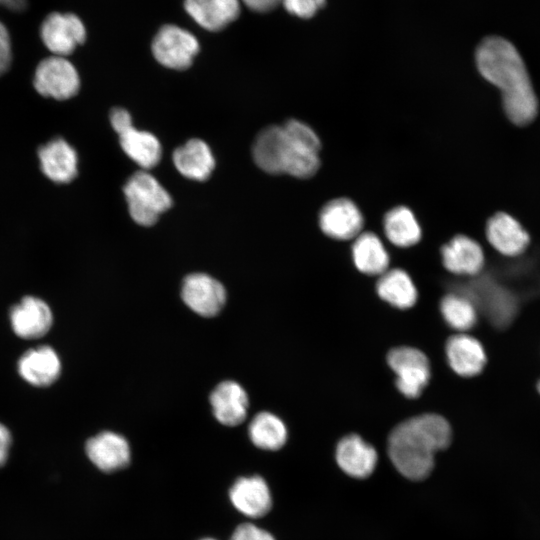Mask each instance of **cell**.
Listing matches in <instances>:
<instances>
[{"label": "cell", "mask_w": 540, "mask_h": 540, "mask_svg": "<svg viewBox=\"0 0 540 540\" xmlns=\"http://www.w3.org/2000/svg\"><path fill=\"white\" fill-rule=\"evenodd\" d=\"M210 403L216 419L226 426L242 423L249 406L247 393L235 381L220 383L211 393Z\"/></svg>", "instance_id": "19"}, {"label": "cell", "mask_w": 540, "mask_h": 540, "mask_svg": "<svg viewBox=\"0 0 540 540\" xmlns=\"http://www.w3.org/2000/svg\"><path fill=\"white\" fill-rule=\"evenodd\" d=\"M320 139L306 123L291 119L271 125L257 135L252 146L256 165L270 174L297 178L313 176L320 166Z\"/></svg>", "instance_id": "2"}, {"label": "cell", "mask_w": 540, "mask_h": 540, "mask_svg": "<svg viewBox=\"0 0 540 540\" xmlns=\"http://www.w3.org/2000/svg\"><path fill=\"white\" fill-rule=\"evenodd\" d=\"M11 445V434L6 426L0 423V467L8 458Z\"/></svg>", "instance_id": "33"}, {"label": "cell", "mask_w": 540, "mask_h": 540, "mask_svg": "<svg viewBox=\"0 0 540 540\" xmlns=\"http://www.w3.org/2000/svg\"><path fill=\"white\" fill-rule=\"evenodd\" d=\"M0 4L12 10H22L25 6V0H0Z\"/></svg>", "instance_id": "35"}, {"label": "cell", "mask_w": 540, "mask_h": 540, "mask_svg": "<svg viewBox=\"0 0 540 540\" xmlns=\"http://www.w3.org/2000/svg\"><path fill=\"white\" fill-rule=\"evenodd\" d=\"M386 360L395 373L398 391L407 398L419 397L431 378L427 356L417 348L401 346L391 349Z\"/></svg>", "instance_id": "5"}, {"label": "cell", "mask_w": 540, "mask_h": 540, "mask_svg": "<svg viewBox=\"0 0 540 540\" xmlns=\"http://www.w3.org/2000/svg\"><path fill=\"white\" fill-rule=\"evenodd\" d=\"M537 389H538V392L540 393V380L537 383Z\"/></svg>", "instance_id": "36"}, {"label": "cell", "mask_w": 540, "mask_h": 540, "mask_svg": "<svg viewBox=\"0 0 540 540\" xmlns=\"http://www.w3.org/2000/svg\"><path fill=\"white\" fill-rule=\"evenodd\" d=\"M249 436L253 444L264 450H278L287 440V429L283 421L269 412H260L249 425Z\"/></svg>", "instance_id": "27"}, {"label": "cell", "mask_w": 540, "mask_h": 540, "mask_svg": "<svg viewBox=\"0 0 540 540\" xmlns=\"http://www.w3.org/2000/svg\"><path fill=\"white\" fill-rule=\"evenodd\" d=\"M181 296L184 303L195 313L212 317L224 306L226 291L223 285L211 276L194 273L184 279Z\"/></svg>", "instance_id": "9"}, {"label": "cell", "mask_w": 540, "mask_h": 540, "mask_svg": "<svg viewBox=\"0 0 540 540\" xmlns=\"http://www.w3.org/2000/svg\"><path fill=\"white\" fill-rule=\"evenodd\" d=\"M11 62V43L6 27L0 22V76L7 71Z\"/></svg>", "instance_id": "31"}, {"label": "cell", "mask_w": 540, "mask_h": 540, "mask_svg": "<svg viewBox=\"0 0 540 540\" xmlns=\"http://www.w3.org/2000/svg\"><path fill=\"white\" fill-rule=\"evenodd\" d=\"M384 232L388 240L398 247H410L421 239V227L413 212L397 206L384 217Z\"/></svg>", "instance_id": "26"}, {"label": "cell", "mask_w": 540, "mask_h": 540, "mask_svg": "<svg viewBox=\"0 0 540 540\" xmlns=\"http://www.w3.org/2000/svg\"><path fill=\"white\" fill-rule=\"evenodd\" d=\"M285 9L298 17H312L325 3V0H281Z\"/></svg>", "instance_id": "29"}, {"label": "cell", "mask_w": 540, "mask_h": 540, "mask_svg": "<svg viewBox=\"0 0 540 540\" xmlns=\"http://www.w3.org/2000/svg\"><path fill=\"white\" fill-rule=\"evenodd\" d=\"M199 51L197 39L188 31L174 26H163L152 42L155 59L165 67L184 70Z\"/></svg>", "instance_id": "7"}, {"label": "cell", "mask_w": 540, "mask_h": 540, "mask_svg": "<svg viewBox=\"0 0 540 540\" xmlns=\"http://www.w3.org/2000/svg\"><path fill=\"white\" fill-rule=\"evenodd\" d=\"M33 83L39 94L57 100L73 97L80 88L79 75L73 64L55 55L38 64Z\"/></svg>", "instance_id": "6"}, {"label": "cell", "mask_w": 540, "mask_h": 540, "mask_svg": "<svg viewBox=\"0 0 540 540\" xmlns=\"http://www.w3.org/2000/svg\"><path fill=\"white\" fill-rule=\"evenodd\" d=\"M202 540H214V539L206 538V539H202Z\"/></svg>", "instance_id": "37"}, {"label": "cell", "mask_w": 540, "mask_h": 540, "mask_svg": "<svg viewBox=\"0 0 540 540\" xmlns=\"http://www.w3.org/2000/svg\"><path fill=\"white\" fill-rule=\"evenodd\" d=\"M119 142L128 157L143 169L156 166L162 155L159 140L150 132L130 125L117 133Z\"/></svg>", "instance_id": "23"}, {"label": "cell", "mask_w": 540, "mask_h": 540, "mask_svg": "<svg viewBox=\"0 0 540 540\" xmlns=\"http://www.w3.org/2000/svg\"><path fill=\"white\" fill-rule=\"evenodd\" d=\"M480 74L499 88L507 117L518 126L531 123L538 102L526 66L516 50L501 37L484 39L476 50Z\"/></svg>", "instance_id": "1"}, {"label": "cell", "mask_w": 540, "mask_h": 540, "mask_svg": "<svg viewBox=\"0 0 540 540\" xmlns=\"http://www.w3.org/2000/svg\"><path fill=\"white\" fill-rule=\"evenodd\" d=\"M53 315L42 299L24 297L10 310V322L14 333L23 339H36L45 335L52 326Z\"/></svg>", "instance_id": "11"}, {"label": "cell", "mask_w": 540, "mask_h": 540, "mask_svg": "<svg viewBox=\"0 0 540 540\" xmlns=\"http://www.w3.org/2000/svg\"><path fill=\"white\" fill-rule=\"evenodd\" d=\"M378 296L398 309H408L417 301V289L409 274L399 268L386 270L376 284Z\"/></svg>", "instance_id": "25"}, {"label": "cell", "mask_w": 540, "mask_h": 540, "mask_svg": "<svg viewBox=\"0 0 540 540\" xmlns=\"http://www.w3.org/2000/svg\"><path fill=\"white\" fill-rule=\"evenodd\" d=\"M352 258L356 268L366 275H381L389 266V255L380 238L371 233H360L352 246Z\"/></svg>", "instance_id": "24"}, {"label": "cell", "mask_w": 540, "mask_h": 540, "mask_svg": "<svg viewBox=\"0 0 540 540\" xmlns=\"http://www.w3.org/2000/svg\"><path fill=\"white\" fill-rule=\"evenodd\" d=\"M110 121L116 133L132 125V119L129 112L119 107L112 109L110 113Z\"/></svg>", "instance_id": "32"}, {"label": "cell", "mask_w": 540, "mask_h": 540, "mask_svg": "<svg viewBox=\"0 0 540 540\" xmlns=\"http://www.w3.org/2000/svg\"><path fill=\"white\" fill-rule=\"evenodd\" d=\"M61 371L57 353L50 346L28 350L18 361V372L28 383L44 387L55 382Z\"/></svg>", "instance_id": "20"}, {"label": "cell", "mask_w": 540, "mask_h": 540, "mask_svg": "<svg viewBox=\"0 0 540 540\" xmlns=\"http://www.w3.org/2000/svg\"><path fill=\"white\" fill-rule=\"evenodd\" d=\"M172 159L183 176L196 181L208 179L215 167L214 156L208 144L201 139H190L176 148Z\"/></svg>", "instance_id": "21"}, {"label": "cell", "mask_w": 540, "mask_h": 540, "mask_svg": "<svg viewBox=\"0 0 540 540\" xmlns=\"http://www.w3.org/2000/svg\"><path fill=\"white\" fill-rule=\"evenodd\" d=\"M452 439L448 421L438 414L411 417L393 428L387 441L394 467L410 480H423L433 470L435 454Z\"/></svg>", "instance_id": "3"}, {"label": "cell", "mask_w": 540, "mask_h": 540, "mask_svg": "<svg viewBox=\"0 0 540 540\" xmlns=\"http://www.w3.org/2000/svg\"><path fill=\"white\" fill-rule=\"evenodd\" d=\"M246 6L257 12H268L274 9L281 0H242Z\"/></svg>", "instance_id": "34"}, {"label": "cell", "mask_w": 540, "mask_h": 540, "mask_svg": "<svg viewBox=\"0 0 540 540\" xmlns=\"http://www.w3.org/2000/svg\"><path fill=\"white\" fill-rule=\"evenodd\" d=\"M230 540H275L268 531L251 523L239 525Z\"/></svg>", "instance_id": "30"}, {"label": "cell", "mask_w": 540, "mask_h": 540, "mask_svg": "<svg viewBox=\"0 0 540 540\" xmlns=\"http://www.w3.org/2000/svg\"><path fill=\"white\" fill-rule=\"evenodd\" d=\"M486 235L489 243L506 256L521 254L529 244V235L521 224L504 212L496 213L488 220Z\"/></svg>", "instance_id": "17"}, {"label": "cell", "mask_w": 540, "mask_h": 540, "mask_svg": "<svg viewBox=\"0 0 540 540\" xmlns=\"http://www.w3.org/2000/svg\"><path fill=\"white\" fill-rule=\"evenodd\" d=\"M319 225L328 237L348 240L360 234L363 217L353 201L337 198L323 206L319 214Z\"/></svg>", "instance_id": "10"}, {"label": "cell", "mask_w": 540, "mask_h": 540, "mask_svg": "<svg viewBox=\"0 0 540 540\" xmlns=\"http://www.w3.org/2000/svg\"><path fill=\"white\" fill-rule=\"evenodd\" d=\"M44 45L55 55L64 57L71 54L86 38L85 27L72 13L49 14L41 25Z\"/></svg>", "instance_id": "8"}, {"label": "cell", "mask_w": 540, "mask_h": 540, "mask_svg": "<svg viewBox=\"0 0 540 540\" xmlns=\"http://www.w3.org/2000/svg\"><path fill=\"white\" fill-rule=\"evenodd\" d=\"M234 507L251 518L266 515L272 507V497L265 480L260 476L241 477L229 492Z\"/></svg>", "instance_id": "15"}, {"label": "cell", "mask_w": 540, "mask_h": 540, "mask_svg": "<svg viewBox=\"0 0 540 540\" xmlns=\"http://www.w3.org/2000/svg\"><path fill=\"white\" fill-rule=\"evenodd\" d=\"M444 267L451 273L461 276L477 275L484 265L481 246L472 238L457 235L441 248Z\"/></svg>", "instance_id": "16"}, {"label": "cell", "mask_w": 540, "mask_h": 540, "mask_svg": "<svg viewBox=\"0 0 540 540\" xmlns=\"http://www.w3.org/2000/svg\"><path fill=\"white\" fill-rule=\"evenodd\" d=\"M132 219L139 225L151 226L161 213L172 205L169 193L150 173H134L123 187Z\"/></svg>", "instance_id": "4"}, {"label": "cell", "mask_w": 540, "mask_h": 540, "mask_svg": "<svg viewBox=\"0 0 540 540\" xmlns=\"http://www.w3.org/2000/svg\"><path fill=\"white\" fill-rule=\"evenodd\" d=\"M336 461L347 475L354 478L370 476L377 464V452L359 435L344 436L336 446Z\"/></svg>", "instance_id": "13"}, {"label": "cell", "mask_w": 540, "mask_h": 540, "mask_svg": "<svg viewBox=\"0 0 540 540\" xmlns=\"http://www.w3.org/2000/svg\"><path fill=\"white\" fill-rule=\"evenodd\" d=\"M86 453L91 462L104 472H114L126 467L130 461L127 440L114 432L105 431L90 438Z\"/></svg>", "instance_id": "12"}, {"label": "cell", "mask_w": 540, "mask_h": 540, "mask_svg": "<svg viewBox=\"0 0 540 540\" xmlns=\"http://www.w3.org/2000/svg\"><path fill=\"white\" fill-rule=\"evenodd\" d=\"M440 312L445 322L459 332L470 330L477 322V307L460 292L445 295L440 301Z\"/></svg>", "instance_id": "28"}, {"label": "cell", "mask_w": 540, "mask_h": 540, "mask_svg": "<svg viewBox=\"0 0 540 540\" xmlns=\"http://www.w3.org/2000/svg\"><path fill=\"white\" fill-rule=\"evenodd\" d=\"M42 172L56 183H68L77 175V154L64 139L55 138L38 150Z\"/></svg>", "instance_id": "18"}, {"label": "cell", "mask_w": 540, "mask_h": 540, "mask_svg": "<svg viewBox=\"0 0 540 540\" xmlns=\"http://www.w3.org/2000/svg\"><path fill=\"white\" fill-rule=\"evenodd\" d=\"M445 352L451 369L462 377L479 374L487 362L482 344L465 333L451 336L446 342Z\"/></svg>", "instance_id": "14"}, {"label": "cell", "mask_w": 540, "mask_h": 540, "mask_svg": "<svg viewBox=\"0 0 540 540\" xmlns=\"http://www.w3.org/2000/svg\"><path fill=\"white\" fill-rule=\"evenodd\" d=\"M188 14L203 28L218 31L240 13L239 0H185Z\"/></svg>", "instance_id": "22"}]
</instances>
